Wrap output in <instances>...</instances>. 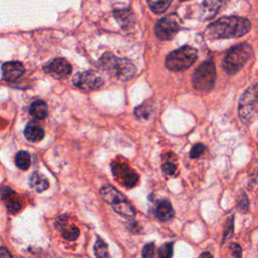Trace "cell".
<instances>
[{
  "instance_id": "16",
  "label": "cell",
  "mask_w": 258,
  "mask_h": 258,
  "mask_svg": "<svg viewBox=\"0 0 258 258\" xmlns=\"http://www.w3.org/2000/svg\"><path fill=\"white\" fill-rule=\"evenodd\" d=\"M30 113L35 119H44L48 115V106L44 101L37 100L31 105Z\"/></svg>"
},
{
  "instance_id": "2",
  "label": "cell",
  "mask_w": 258,
  "mask_h": 258,
  "mask_svg": "<svg viewBox=\"0 0 258 258\" xmlns=\"http://www.w3.org/2000/svg\"><path fill=\"white\" fill-rule=\"evenodd\" d=\"M100 67L122 81L130 80L135 75L136 68L132 62L127 59H120L111 53L103 55L99 61Z\"/></svg>"
},
{
  "instance_id": "8",
  "label": "cell",
  "mask_w": 258,
  "mask_h": 258,
  "mask_svg": "<svg viewBox=\"0 0 258 258\" xmlns=\"http://www.w3.org/2000/svg\"><path fill=\"white\" fill-rule=\"evenodd\" d=\"M112 174L118 182L127 188L134 187L138 180L137 174L124 163H112Z\"/></svg>"
},
{
  "instance_id": "9",
  "label": "cell",
  "mask_w": 258,
  "mask_h": 258,
  "mask_svg": "<svg viewBox=\"0 0 258 258\" xmlns=\"http://www.w3.org/2000/svg\"><path fill=\"white\" fill-rule=\"evenodd\" d=\"M179 30V25L177 21L170 17L160 19L154 28L156 35L161 41H171L175 37Z\"/></svg>"
},
{
  "instance_id": "11",
  "label": "cell",
  "mask_w": 258,
  "mask_h": 258,
  "mask_svg": "<svg viewBox=\"0 0 258 258\" xmlns=\"http://www.w3.org/2000/svg\"><path fill=\"white\" fill-rule=\"evenodd\" d=\"M24 67L19 62H7L2 66L3 78L7 82H14L23 75Z\"/></svg>"
},
{
  "instance_id": "15",
  "label": "cell",
  "mask_w": 258,
  "mask_h": 258,
  "mask_svg": "<svg viewBox=\"0 0 258 258\" xmlns=\"http://www.w3.org/2000/svg\"><path fill=\"white\" fill-rule=\"evenodd\" d=\"M24 136L32 143H36V141H40L44 138L45 132L40 125H37L34 122H31L24 129Z\"/></svg>"
},
{
  "instance_id": "23",
  "label": "cell",
  "mask_w": 258,
  "mask_h": 258,
  "mask_svg": "<svg viewBox=\"0 0 258 258\" xmlns=\"http://www.w3.org/2000/svg\"><path fill=\"white\" fill-rule=\"evenodd\" d=\"M80 235V231L77 227H71L69 229H63L62 230V236L68 240V241H74Z\"/></svg>"
},
{
  "instance_id": "36",
  "label": "cell",
  "mask_w": 258,
  "mask_h": 258,
  "mask_svg": "<svg viewBox=\"0 0 258 258\" xmlns=\"http://www.w3.org/2000/svg\"><path fill=\"white\" fill-rule=\"evenodd\" d=\"M200 258H213V255L210 252H204L201 254Z\"/></svg>"
},
{
  "instance_id": "10",
  "label": "cell",
  "mask_w": 258,
  "mask_h": 258,
  "mask_svg": "<svg viewBox=\"0 0 258 258\" xmlns=\"http://www.w3.org/2000/svg\"><path fill=\"white\" fill-rule=\"evenodd\" d=\"M44 70L57 79H63L71 74L72 67L67 60L59 58L49 62Z\"/></svg>"
},
{
  "instance_id": "5",
  "label": "cell",
  "mask_w": 258,
  "mask_h": 258,
  "mask_svg": "<svg viewBox=\"0 0 258 258\" xmlns=\"http://www.w3.org/2000/svg\"><path fill=\"white\" fill-rule=\"evenodd\" d=\"M215 64L211 61L203 63L193 75V85L201 92H209L214 88L216 82Z\"/></svg>"
},
{
  "instance_id": "17",
  "label": "cell",
  "mask_w": 258,
  "mask_h": 258,
  "mask_svg": "<svg viewBox=\"0 0 258 258\" xmlns=\"http://www.w3.org/2000/svg\"><path fill=\"white\" fill-rule=\"evenodd\" d=\"M113 210L121 215L122 217L124 218H127V219H132L135 215V210L134 208L132 207V206L128 203V201H123V202H120L119 204L113 206Z\"/></svg>"
},
{
  "instance_id": "34",
  "label": "cell",
  "mask_w": 258,
  "mask_h": 258,
  "mask_svg": "<svg viewBox=\"0 0 258 258\" xmlns=\"http://www.w3.org/2000/svg\"><path fill=\"white\" fill-rule=\"evenodd\" d=\"M67 220H68L67 216H61V217L58 219V221H57V223H56L57 228H59L60 230L64 229V226H66V224H67Z\"/></svg>"
},
{
  "instance_id": "14",
  "label": "cell",
  "mask_w": 258,
  "mask_h": 258,
  "mask_svg": "<svg viewBox=\"0 0 258 258\" xmlns=\"http://www.w3.org/2000/svg\"><path fill=\"white\" fill-rule=\"evenodd\" d=\"M156 215L161 221H169L174 217L175 211L171 202L163 200L158 204L156 209Z\"/></svg>"
},
{
  "instance_id": "12",
  "label": "cell",
  "mask_w": 258,
  "mask_h": 258,
  "mask_svg": "<svg viewBox=\"0 0 258 258\" xmlns=\"http://www.w3.org/2000/svg\"><path fill=\"white\" fill-rule=\"evenodd\" d=\"M100 194H101V197L103 198L107 204L111 205L112 207L115 205L119 204L120 202L126 201V198L122 195L120 192H118L115 188H113L112 186H104L101 190H100Z\"/></svg>"
},
{
  "instance_id": "7",
  "label": "cell",
  "mask_w": 258,
  "mask_h": 258,
  "mask_svg": "<svg viewBox=\"0 0 258 258\" xmlns=\"http://www.w3.org/2000/svg\"><path fill=\"white\" fill-rule=\"evenodd\" d=\"M73 84L83 90H97L103 86V80L94 72H79L74 76Z\"/></svg>"
},
{
  "instance_id": "18",
  "label": "cell",
  "mask_w": 258,
  "mask_h": 258,
  "mask_svg": "<svg viewBox=\"0 0 258 258\" xmlns=\"http://www.w3.org/2000/svg\"><path fill=\"white\" fill-rule=\"evenodd\" d=\"M30 184H31V187L38 193H42V192L46 191L49 186L48 179L45 177L38 175L36 173L31 177Z\"/></svg>"
},
{
  "instance_id": "25",
  "label": "cell",
  "mask_w": 258,
  "mask_h": 258,
  "mask_svg": "<svg viewBox=\"0 0 258 258\" xmlns=\"http://www.w3.org/2000/svg\"><path fill=\"white\" fill-rule=\"evenodd\" d=\"M151 111L148 110V106H145V104L139 106L138 108L135 109V116L138 117L139 119H148L149 118V115Z\"/></svg>"
},
{
  "instance_id": "20",
  "label": "cell",
  "mask_w": 258,
  "mask_h": 258,
  "mask_svg": "<svg viewBox=\"0 0 258 258\" xmlns=\"http://www.w3.org/2000/svg\"><path fill=\"white\" fill-rule=\"evenodd\" d=\"M16 164L18 169L27 171L31 166V157L27 151H19L16 157Z\"/></svg>"
},
{
  "instance_id": "31",
  "label": "cell",
  "mask_w": 258,
  "mask_h": 258,
  "mask_svg": "<svg viewBox=\"0 0 258 258\" xmlns=\"http://www.w3.org/2000/svg\"><path fill=\"white\" fill-rule=\"evenodd\" d=\"M230 250L232 255L236 258H241L242 257V248L239 246V244L237 243H231L230 245Z\"/></svg>"
},
{
  "instance_id": "28",
  "label": "cell",
  "mask_w": 258,
  "mask_h": 258,
  "mask_svg": "<svg viewBox=\"0 0 258 258\" xmlns=\"http://www.w3.org/2000/svg\"><path fill=\"white\" fill-rule=\"evenodd\" d=\"M154 257V243L150 242L145 245L143 249V258H153Z\"/></svg>"
},
{
  "instance_id": "32",
  "label": "cell",
  "mask_w": 258,
  "mask_h": 258,
  "mask_svg": "<svg viewBox=\"0 0 258 258\" xmlns=\"http://www.w3.org/2000/svg\"><path fill=\"white\" fill-rule=\"evenodd\" d=\"M239 208L242 212H246L248 209V200H247V197L245 196L244 194L242 195V199L239 202Z\"/></svg>"
},
{
  "instance_id": "3",
  "label": "cell",
  "mask_w": 258,
  "mask_h": 258,
  "mask_svg": "<svg viewBox=\"0 0 258 258\" xmlns=\"http://www.w3.org/2000/svg\"><path fill=\"white\" fill-rule=\"evenodd\" d=\"M252 55V48L248 44H240L231 48L224 57L223 69L226 73L236 74Z\"/></svg>"
},
{
  "instance_id": "6",
  "label": "cell",
  "mask_w": 258,
  "mask_h": 258,
  "mask_svg": "<svg viewBox=\"0 0 258 258\" xmlns=\"http://www.w3.org/2000/svg\"><path fill=\"white\" fill-rule=\"evenodd\" d=\"M257 89L256 85L248 88L240 98L239 102V117L244 123H250L256 114Z\"/></svg>"
},
{
  "instance_id": "1",
  "label": "cell",
  "mask_w": 258,
  "mask_h": 258,
  "mask_svg": "<svg viewBox=\"0 0 258 258\" xmlns=\"http://www.w3.org/2000/svg\"><path fill=\"white\" fill-rule=\"evenodd\" d=\"M251 29L248 19L239 16H226L211 23L205 32L209 40L237 38L247 34Z\"/></svg>"
},
{
  "instance_id": "26",
  "label": "cell",
  "mask_w": 258,
  "mask_h": 258,
  "mask_svg": "<svg viewBox=\"0 0 258 258\" xmlns=\"http://www.w3.org/2000/svg\"><path fill=\"white\" fill-rule=\"evenodd\" d=\"M7 209L9 210L10 213L16 214V213H17V212L20 211V209H21V204H20V202L17 199L11 198L7 202Z\"/></svg>"
},
{
  "instance_id": "21",
  "label": "cell",
  "mask_w": 258,
  "mask_h": 258,
  "mask_svg": "<svg viewBox=\"0 0 258 258\" xmlns=\"http://www.w3.org/2000/svg\"><path fill=\"white\" fill-rule=\"evenodd\" d=\"M94 252H95L96 258H110L106 243L103 242L100 238H98L95 243Z\"/></svg>"
},
{
  "instance_id": "4",
  "label": "cell",
  "mask_w": 258,
  "mask_h": 258,
  "mask_svg": "<svg viewBox=\"0 0 258 258\" xmlns=\"http://www.w3.org/2000/svg\"><path fill=\"white\" fill-rule=\"evenodd\" d=\"M197 59V49L190 46H185L169 54L165 60V66L173 72L184 71L194 64Z\"/></svg>"
},
{
  "instance_id": "30",
  "label": "cell",
  "mask_w": 258,
  "mask_h": 258,
  "mask_svg": "<svg viewBox=\"0 0 258 258\" xmlns=\"http://www.w3.org/2000/svg\"><path fill=\"white\" fill-rule=\"evenodd\" d=\"M0 196H1V198L4 200H9L11 198H14V196H16V192L12 191L8 187H3L0 189Z\"/></svg>"
},
{
  "instance_id": "29",
  "label": "cell",
  "mask_w": 258,
  "mask_h": 258,
  "mask_svg": "<svg viewBox=\"0 0 258 258\" xmlns=\"http://www.w3.org/2000/svg\"><path fill=\"white\" fill-rule=\"evenodd\" d=\"M162 172L167 176H173L177 172V165L173 162H166L161 166Z\"/></svg>"
},
{
  "instance_id": "33",
  "label": "cell",
  "mask_w": 258,
  "mask_h": 258,
  "mask_svg": "<svg viewBox=\"0 0 258 258\" xmlns=\"http://www.w3.org/2000/svg\"><path fill=\"white\" fill-rule=\"evenodd\" d=\"M232 233H233V217H231L230 220L228 221V225H227V228L225 230L224 239H226L227 237H229Z\"/></svg>"
},
{
  "instance_id": "35",
  "label": "cell",
  "mask_w": 258,
  "mask_h": 258,
  "mask_svg": "<svg viewBox=\"0 0 258 258\" xmlns=\"http://www.w3.org/2000/svg\"><path fill=\"white\" fill-rule=\"evenodd\" d=\"M0 258H12L11 254L8 252L7 249L0 247Z\"/></svg>"
},
{
  "instance_id": "13",
  "label": "cell",
  "mask_w": 258,
  "mask_h": 258,
  "mask_svg": "<svg viewBox=\"0 0 258 258\" xmlns=\"http://www.w3.org/2000/svg\"><path fill=\"white\" fill-rule=\"evenodd\" d=\"M115 19L118 21L120 27L124 30H127L132 27L134 23V16L130 9H120L114 11Z\"/></svg>"
},
{
  "instance_id": "22",
  "label": "cell",
  "mask_w": 258,
  "mask_h": 258,
  "mask_svg": "<svg viewBox=\"0 0 258 258\" xmlns=\"http://www.w3.org/2000/svg\"><path fill=\"white\" fill-rule=\"evenodd\" d=\"M221 2H218V1H206V2H203V6L205 9V19H208V18H211L215 16L216 12L218 11L219 9V6H220Z\"/></svg>"
},
{
  "instance_id": "27",
  "label": "cell",
  "mask_w": 258,
  "mask_h": 258,
  "mask_svg": "<svg viewBox=\"0 0 258 258\" xmlns=\"http://www.w3.org/2000/svg\"><path fill=\"white\" fill-rule=\"evenodd\" d=\"M205 149H206V147H205L204 145L197 144V145H194L192 147L191 152H190V157L192 159H198V158H200L202 156V154L204 153Z\"/></svg>"
},
{
  "instance_id": "24",
  "label": "cell",
  "mask_w": 258,
  "mask_h": 258,
  "mask_svg": "<svg viewBox=\"0 0 258 258\" xmlns=\"http://www.w3.org/2000/svg\"><path fill=\"white\" fill-rule=\"evenodd\" d=\"M173 243H165L159 249V257L158 258H172L174 253Z\"/></svg>"
},
{
  "instance_id": "19",
  "label": "cell",
  "mask_w": 258,
  "mask_h": 258,
  "mask_svg": "<svg viewBox=\"0 0 258 258\" xmlns=\"http://www.w3.org/2000/svg\"><path fill=\"white\" fill-rule=\"evenodd\" d=\"M171 1L169 0H148L147 4L150 7V9L157 15H161L166 11L171 5Z\"/></svg>"
}]
</instances>
